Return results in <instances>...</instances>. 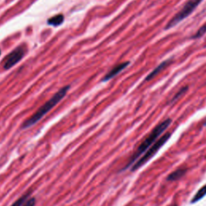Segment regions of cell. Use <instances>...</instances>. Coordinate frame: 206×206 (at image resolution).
I'll list each match as a JSON object with an SVG mask.
<instances>
[{"label": "cell", "instance_id": "6da1fadb", "mask_svg": "<svg viewBox=\"0 0 206 206\" xmlns=\"http://www.w3.org/2000/svg\"><path fill=\"white\" fill-rule=\"evenodd\" d=\"M171 123H172V119H165L164 121H163L162 122H160L159 124L156 126V127L151 131L150 134L145 138V139L141 143L140 145L137 148L136 151L134 152L133 156H131V159L129 160V162L127 163V164L126 165L123 170L129 168L132 164H134V163L137 161V159L142 155H143L144 152H146L147 149H149L153 145L154 143H156L159 135H161V134L163 133V131L168 127Z\"/></svg>", "mask_w": 206, "mask_h": 206}, {"label": "cell", "instance_id": "7a4b0ae2", "mask_svg": "<svg viewBox=\"0 0 206 206\" xmlns=\"http://www.w3.org/2000/svg\"><path fill=\"white\" fill-rule=\"evenodd\" d=\"M69 90V85H67V86H65L62 89H60L52 98H50L46 103H44V105L41 106L40 108L38 109L37 111L35 113L30 119H28L27 121L24 122V123L22 126L23 128H29L34 124H36V122H39L47 113L49 112L54 106H56L64 97H65V95L67 94V92H68Z\"/></svg>", "mask_w": 206, "mask_h": 206}, {"label": "cell", "instance_id": "3957f363", "mask_svg": "<svg viewBox=\"0 0 206 206\" xmlns=\"http://www.w3.org/2000/svg\"><path fill=\"white\" fill-rule=\"evenodd\" d=\"M171 134H172L171 133L165 134L164 135H163L160 139H159L158 140L156 141V143L146 151V153L144 154L143 156H142L138 161H136V162L134 163V164L133 165V167H132L131 170H132V171H135V170H137V169H139V168H141L143 165H144L146 163L148 162V160L150 159H151V158L157 153V151L168 142V140L169 139H170V137H171Z\"/></svg>", "mask_w": 206, "mask_h": 206}, {"label": "cell", "instance_id": "277c9868", "mask_svg": "<svg viewBox=\"0 0 206 206\" xmlns=\"http://www.w3.org/2000/svg\"><path fill=\"white\" fill-rule=\"evenodd\" d=\"M203 0H188L187 3H185V5L183 6V8L168 23V24L165 27V30L171 29L174 26L178 24L179 23H180L182 20L188 17L193 12L194 10L200 5V3Z\"/></svg>", "mask_w": 206, "mask_h": 206}, {"label": "cell", "instance_id": "5b68a950", "mask_svg": "<svg viewBox=\"0 0 206 206\" xmlns=\"http://www.w3.org/2000/svg\"><path fill=\"white\" fill-rule=\"evenodd\" d=\"M26 52H27V48L23 45L16 48L15 50H13L6 57L4 63H3L4 69L7 70V69H11L14 65H16L17 63L23 59V57L25 55Z\"/></svg>", "mask_w": 206, "mask_h": 206}, {"label": "cell", "instance_id": "8992f818", "mask_svg": "<svg viewBox=\"0 0 206 206\" xmlns=\"http://www.w3.org/2000/svg\"><path fill=\"white\" fill-rule=\"evenodd\" d=\"M129 65H130V62H129V61H126V62L121 63V64H119V65H118L117 66H115L114 68H113V69L104 77V78L102 79V81H109L111 78L114 77L117 74H119V72H122V70H124Z\"/></svg>", "mask_w": 206, "mask_h": 206}, {"label": "cell", "instance_id": "52a82bcc", "mask_svg": "<svg viewBox=\"0 0 206 206\" xmlns=\"http://www.w3.org/2000/svg\"><path fill=\"white\" fill-rule=\"evenodd\" d=\"M169 63H170V60H164L163 62L161 63V64L159 65L156 68H155V69H154L152 72H150V74H148V76H147V77H146V79H145V81H151V80L152 78L155 77L157 74H159V72H161L163 69H164L166 66L168 65Z\"/></svg>", "mask_w": 206, "mask_h": 206}, {"label": "cell", "instance_id": "ba28073f", "mask_svg": "<svg viewBox=\"0 0 206 206\" xmlns=\"http://www.w3.org/2000/svg\"><path fill=\"white\" fill-rule=\"evenodd\" d=\"M187 172L186 169L184 168H179L177 170H175V172H172L170 175L168 176V181H175L178 180L179 179H180L181 177H183L185 173Z\"/></svg>", "mask_w": 206, "mask_h": 206}, {"label": "cell", "instance_id": "9c48e42d", "mask_svg": "<svg viewBox=\"0 0 206 206\" xmlns=\"http://www.w3.org/2000/svg\"><path fill=\"white\" fill-rule=\"evenodd\" d=\"M206 196V184H205L203 187H201L197 191V193L195 194V196L193 197V199L191 200V203H196L197 201L200 200L204 197Z\"/></svg>", "mask_w": 206, "mask_h": 206}, {"label": "cell", "instance_id": "30bf717a", "mask_svg": "<svg viewBox=\"0 0 206 206\" xmlns=\"http://www.w3.org/2000/svg\"><path fill=\"white\" fill-rule=\"evenodd\" d=\"M64 19H65L64 16L60 14V15L53 16L49 19H48V23L52 26H59L64 22Z\"/></svg>", "mask_w": 206, "mask_h": 206}, {"label": "cell", "instance_id": "8fae6325", "mask_svg": "<svg viewBox=\"0 0 206 206\" xmlns=\"http://www.w3.org/2000/svg\"><path fill=\"white\" fill-rule=\"evenodd\" d=\"M29 197H30V193L24 194V195H23L21 197H19V199L16 200V202H14L11 206H23V205L25 202L26 200H27L28 198H29Z\"/></svg>", "mask_w": 206, "mask_h": 206}, {"label": "cell", "instance_id": "7c38bea8", "mask_svg": "<svg viewBox=\"0 0 206 206\" xmlns=\"http://www.w3.org/2000/svg\"><path fill=\"white\" fill-rule=\"evenodd\" d=\"M188 86H184V87H183L182 89H180V90L176 93V94L175 95V97L172 98V101H171V103L174 102H175V101H177L180 97H182V96L186 93V91L188 90Z\"/></svg>", "mask_w": 206, "mask_h": 206}, {"label": "cell", "instance_id": "4fadbf2b", "mask_svg": "<svg viewBox=\"0 0 206 206\" xmlns=\"http://www.w3.org/2000/svg\"><path fill=\"white\" fill-rule=\"evenodd\" d=\"M205 32H206V25H204L197 31V33L194 35L193 36V39H197V38L201 37V36H203L204 35H205Z\"/></svg>", "mask_w": 206, "mask_h": 206}, {"label": "cell", "instance_id": "5bb4252c", "mask_svg": "<svg viewBox=\"0 0 206 206\" xmlns=\"http://www.w3.org/2000/svg\"><path fill=\"white\" fill-rule=\"evenodd\" d=\"M35 204H36V199L34 197H29L26 200L23 206H35Z\"/></svg>", "mask_w": 206, "mask_h": 206}, {"label": "cell", "instance_id": "9a60e30c", "mask_svg": "<svg viewBox=\"0 0 206 206\" xmlns=\"http://www.w3.org/2000/svg\"><path fill=\"white\" fill-rule=\"evenodd\" d=\"M169 206H176L175 205H169Z\"/></svg>", "mask_w": 206, "mask_h": 206}, {"label": "cell", "instance_id": "2e32d148", "mask_svg": "<svg viewBox=\"0 0 206 206\" xmlns=\"http://www.w3.org/2000/svg\"><path fill=\"white\" fill-rule=\"evenodd\" d=\"M0 55H1V50H0Z\"/></svg>", "mask_w": 206, "mask_h": 206}]
</instances>
